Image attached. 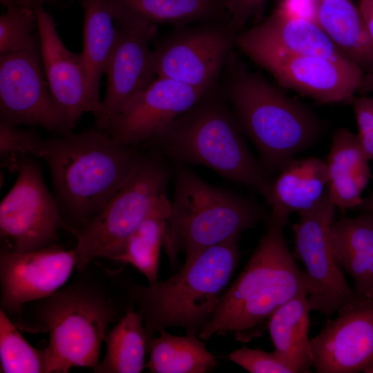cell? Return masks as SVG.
Returning <instances> with one entry per match:
<instances>
[{
    "instance_id": "7c38bea8",
    "label": "cell",
    "mask_w": 373,
    "mask_h": 373,
    "mask_svg": "<svg viewBox=\"0 0 373 373\" xmlns=\"http://www.w3.org/2000/svg\"><path fill=\"white\" fill-rule=\"evenodd\" d=\"M0 122L39 126L58 135L72 132L75 126L50 92L40 45L0 55Z\"/></svg>"
},
{
    "instance_id": "ab89813d",
    "label": "cell",
    "mask_w": 373,
    "mask_h": 373,
    "mask_svg": "<svg viewBox=\"0 0 373 373\" xmlns=\"http://www.w3.org/2000/svg\"><path fill=\"white\" fill-rule=\"evenodd\" d=\"M363 372L367 373H373V363H372L370 365H369Z\"/></svg>"
},
{
    "instance_id": "ba28073f",
    "label": "cell",
    "mask_w": 373,
    "mask_h": 373,
    "mask_svg": "<svg viewBox=\"0 0 373 373\" xmlns=\"http://www.w3.org/2000/svg\"><path fill=\"white\" fill-rule=\"evenodd\" d=\"M169 178L159 151L144 153L131 180L75 233L79 271L96 258L114 260L145 218L171 208L166 194Z\"/></svg>"
},
{
    "instance_id": "83f0119b",
    "label": "cell",
    "mask_w": 373,
    "mask_h": 373,
    "mask_svg": "<svg viewBox=\"0 0 373 373\" xmlns=\"http://www.w3.org/2000/svg\"><path fill=\"white\" fill-rule=\"evenodd\" d=\"M143 322L142 313L133 308L119 318L105 337L106 353L94 372L139 373L146 368L148 338Z\"/></svg>"
},
{
    "instance_id": "30bf717a",
    "label": "cell",
    "mask_w": 373,
    "mask_h": 373,
    "mask_svg": "<svg viewBox=\"0 0 373 373\" xmlns=\"http://www.w3.org/2000/svg\"><path fill=\"white\" fill-rule=\"evenodd\" d=\"M175 26L155 44L157 76L209 91L232 52L239 32L230 20Z\"/></svg>"
},
{
    "instance_id": "7402d4cb",
    "label": "cell",
    "mask_w": 373,
    "mask_h": 373,
    "mask_svg": "<svg viewBox=\"0 0 373 373\" xmlns=\"http://www.w3.org/2000/svg\"><path fill=\"white\" fill-rule=\"evenodd\" d=\"M330 240L336 259L361 298H373V218L365 213L334 221Z\"/></svg>"
},
{
    "instance_id": "836d02e7",
    "label": "cell",
    "mask_w": 373,
    "mask_h": 373,
    "mask_svg": "<svg viewBox=\"0 0 373 373\" xmlns=\"http://www.w3.org/2000/svg\"><path fill=\"white\" fill-rule=\"evenodd\" d=\"M358 127L356 135L367 159L373 160V98L361 97L353 101Z\"/></svg>"
},
{
    "instance_id": "d6a6232c",
    "label": "cell",
    "mask_w": 373,
    "mask_h": 373,
    "mask_svg": "<svg viewBox=\"0 0 373 373\" xmlns=\"http://www.w3.org/2000/svg\"><path fill=\"white\" fill-rule=\"evenodd\" d=\"M228 356L230 361L251 373H294L274 351L267 352L242 347Z\"/></svg>"
},
{
    "instance_id": "4dcf8cb0",
    "label": "cell",
    "mask_w": 373,
    "mask_h": 373,
    "mask_svg": "<svg viewBox=\"0 0 373 373\" xmlns=\"http://www.w3.org/2000/svg\"><path fill=\"white\" fill-rule=\"evenodd\" d=\"M40 45L35 10L24 6L7 8L0 17V55Z\"/></svg>"
},
{
    "instance_id": "5b68a950",
    "label": "cell",
    "mask_w": 373,
    "mask_h": 373,
    "mask_svg": "<svg viewBox=\"0 0 373 373\" xmlns=\"http://www.w3.org/2000/svg\"><path fill=\"white\" fill-rule=\"evenodd\" d=\"M238 241L233 238L204 249L165 280L131 286L130 298L143 315L148 341L171 327L198 336L237 267Z\"/></svg>"
},
{
    "instance_id": "f1b7e54d",
    "label": "cell",
    "mask_w": 373,
    "mask_h": 373,
    "mask_svg": "<svg viewBox=\"0 0 373 373\" xmlns=\"http://www.w3.org/2000/svg\"><path fill=\"white\" fill-rule=\"evenodd\" d=\"M171 211V208L145 218L127 240L122 253L114 259L133 265L149 284L157 281L160 247Z\"/></svg>"
},
{
    "instance_id": "60d3db41",
    "label": "cell",
    "mask_w": 373,
    "mask_h": 373,
    "mask_svg": "<svg viewBox=\"0 0 373 373\" xmlns=\"http://www.w3.org/2000/svg\"><path fill=\"white\" fill-rule=\"evenodd\" d=\"M223 1H225V3H226V0H223Z\"/></svg>"
},
{
    "instance_id": "44dd1931",
    "label": "cell",
    "mask_w": 373,
    "mask_h": 373,
    "mask_svg": "<svg viewBox=\"0 0 373 373\" xmlns=\"http://www.w3.org/2000/svg\"><path fill=\"white\" fill-rule=\"evenodd\" d=\"M369 160L357 137L348 129H337L326 161L328 172L327 193L335 207L356 208L371 176Z\"/></svg>"
},
{
    "instance_id": "3957f363",
    "label": "cell",
    "mask_w": 373,
    "mask_h": 373,
    "mask_svg": "<svg viewBox=\"0 0 373 373\" xmlns=\"http://www.w3.org/2000/svg\"><path fill=\"white\" fill-rule=\"evenodd\" d=\"M223 70L222 93L268 173L280 171L320 137L323 126L310 109L250 70L234 52Z\"/></svg>"
},
{
    "instance_id": "e0dca14e",
    "label": "cell",
    "mask_w": 373,
    "mask_h": 373,
    "mask_svg": "<svg viewBox=\"0 0 373 373\" xmlns=\"http://www.w3.org/2000/svg\"><path fill=\"white\" fill-rule=\"evenodd\" d=\"M77 265L75 249L57 245L28 252L2 248L0 254L1 310L19 312L22 305L59 290Z\"/></svg>"
},
{
    "instance_id": "2e32d148",
    "label": "cell",
    "mask_w": 373,
    "mask_h": 373,
    "mask_svg": "<svg viewBox=\"0 0 373 373\" xmlns=\"http://www.w3.org/2000/svg\"><path fill=\"white\" fill-rule=\"evenodd\" d=\"M207 92L157 77L123 106L103 130L127 145L147 144Z\"/></svg>"
},
{
    "instance_id": "9c48e42d",
    "label": "cell",
    "mask_w": 373,
    "mask_h": 373,
    "mask_svg": "<svg viewBox=\"0 0 373 373\" xmlns=\"http://www.w3.org/2000/svg\"><path fill=\"white\" fill-rule=\"evenodd\" d=\"M18 176L0 204L2 248L28 252L53 245L61 229L76 230L63 218L39 166L28 155L19 157Z\"/></svg>"
},
{
    "instance_id": "8d00e7d4",
    "label": "cell",
    "mask_w": 373,
    "mask_h": 373,
    "mask_svg": "<svg viewBox=\"0 0 373 373\" xmlns=\"http://www.w3.org/2000/svg\"><path fill=\"white\" fill-rule=\"evenodd\" d=\"M358 7L367 32L373 41V0H360Z\"/></svg>"
},
{
    "instance_id": "cb8c5ba5",
    "label": "cell",
    "mask_w": 373,
    "mask_h": 373,
    "mask_svg": "<svg viewBox=\"0 0 373 373\" xmlns=\"http://www.w3.org/2000/svg\"><path fill=\"white\" fill-rule=\"evenodd\" d=\"M316 22L349 59L373 70V41L352 0H318Z\"/></svg>"
},
{
    "instance_id": "f35d334b",
    "label": "cell",
    "mask_w": 373,
    "mask_h": 373,
    "mask_svg": "<svg viewBox=\"0 0 373 373\" xmlns=\"http://www.w3.org/2000/svg\"><path fill=\"white\" fill-rule=\"evenodd\" d=\"M359 91L373 93V70L364 75Z\"/></svg>"
},
{
    "instance_id": "e575fe53",
    "label": "cell",
    "mask_w": 373,
    "mask_h": 373,
    "mask_svg": "<svg viewBox=\"0 0 373 373\" xmlns=\"http://www.w3.org/2000/svg\"><path fill=\"white\" fill-rule=\"evenodd\" d=\"M267 1L226 0V7L232 26L240 32L250 19L258 17L262 14Z\"/></svg>"
},
{
    "instance_id": "8fae6325",
    "label": "cell",
    "mask_w": 373,
    "mask_h": 373,
    "mask_svg": "<svg viewBox=\"0 0 373 373\" xmlns=\"http://www.w3.org/2000/svg\"><path fill=\"white\" fill-rule=\"evenodd\" d=\"M335 207L326 191L314 207L300 214L299 221L291 225L294 256L305 267L309 309L327 318L357 296L345 279L331 243Z\"/></svg>"
},
{
    "instance_id": "ffe728a7",
    "label": "cell",
    "mask_w": 373,
    "mask_h": 373,
    "mask_svg": "<svg viewBox=\"0 0 373 373\" xmlns=\"http://www.w3.org/2000/svg\"><path fill=\"white\" fill-rule=\"evenodd\" d=\"M115 21L189 25L230 20L223 0H106Z\"/></svg>"
},
{
    "instance_id": "484cf974",
    "label": "cell",
    "mask_w": 373,
    "mask_h": 373,
    "mask_svg": "<svg viewBox=\"0 0 373 373\" xmlns=\"http://www.w3.org/2000/svg\"><path fill=\"white\" fill-rule=\"evenodd\" d=\"M147 352L146 367L152 373H204L217 365L197 335L175 336L162 329L148 341Z\"/></svg>"
},
{
    "instance_id": "5bb4252c",
    "label": "cell",
    "mask_w": 373,
    "mask_h": 373,
    "mask_svg": "<svg viewBox=\"0 0 373 373\" xmlns=\"http://www.w3.org/2000/svg\"><path fill=\"white\" fill-rule=\"evenodd\" d=\"M309 340L318 373H356L373 363V298L356 296Z\"/></svg>"
},
{
    "instance_id": "ac0fdd59",
    "label": "cell",
    "mask_w": 373,
    "mask_h": 373,
    "mask_svg": "<svg viewBox=\"0 0 373 373\" xmlns=\"http://www.w3.org/2000/svg\"><path fill=\"white\" fill-rule=\"evenodd\" d=\"M35 12L46 80L56 103L75 126L84 113L92 112L95 116L101 111L100 97L90 87L82 54L66 47L52 17L44 6Z\"/></svg>"
},
{
    "instance_id": "7a4b0ae2",
    "label": "cell",
    "mask_w": 373,
    "mask_h": 373,
    "mask_svg": "<svg viewBox=\"0 0 373 373\" xmlns=\"http://www.w3.org/2000/svg\"><path fill=\"white\" fill-rule=\"evenodd\" d=\"M143 155L96 127L46 140L41 158L64 220L77 231L131 180Z\"/></svg>"
},
{
    "instance_id": "d6986e66",
    "label": "cell",
    "mask_w": 373,
    "mask_h": 373,
    "mask_svg": "<svg viewBox=\"0 0 373 373\" xmlns=\"http://www.w3.org/2000/svg\"><path fill=\"white\" fill-rule=\"evenodd\" d=\"M235 45L249 57L260 52H280L353 62L316 22L290 15L279 8L255 26L240 32Z\"/></svg>"
},
{
    "instance_id": "1f68e13d",
    "label": "cell",
    "mask_w": 373,
    "mask_h": 373,
    "mask_svg": "<svg viewBox=\"0 0 373 373\" xmlns=\"http://www.w3.org/2000/svg\"><path fill=\"white\" fill-rule=\"evenodd\" d=\"M45 141L35 131L0 122L1 166L17 171L21 156L31 154L41 157Z\"/></svg>"
},
{
    "instance_id": "8992f818",
    "label": "cell",
    "mask_w": 373,
    "mask_h": 373,
    "mask_svg": "<svg viewBox=\"0 0 373 373\" xmlns=\"http://www.w3.org/2000/svg\"><path fill=\"white\" fill-rule=\"evenodd\" d=\"M264 214L251 199L213 186L180 166L162 243L171 266L180 251L191 259L208 247L239 238Z\"/></svg>"
},
{
    "instance_id": "d590c367",
    "label": "cell",
    "mask_w": 373,
    "mask_h": 373,
    "mask_svg": "<svg viewBox=\"0 0 373 373\" xmlns=\"http://www.w3.org/2000/svg\"><path fill=\"white\" fill-rule=\"evenodd\" d=\"M278 8L290 15L316 22L318 0H281Z\"/></svg>"
},
{
    "instance_id": "b9f144b4",
    "label": "cell",
    "mask_w": 373,
    "mask_h": 373,
    "mask_svg": "<svg viewBox=\"0 0 373 373\" xmlns=\"http://www.w3.org/2000/svg\"></svg>"
},
{
    "instance_id": "d4e9b609",
    "label": "cell",
    "mask_w": 373,
    "mask_h": 373,
    "mask_svg": "<svg viewBox=\"0 0 373 373\" xmlns=\"http://www.w3.org/2000/svg\"><path fill=\"white\" fill-rule=\"evenodd\" d=\"M309 312L305 290L280 306L267 323L274 352L294 373L309 372L312 367L308 336Z\"/></svg>"
},
{
    "instance_id": "74e56055",
    "label": "cell",
    "mask_w": 373,
    "mask_h": 373,
    "mask_svg": "<svg viewBox=\"0 0 373 373\" xmlns=\"http://www.w3.org/2000/svg\"><path fill=\"white\" fill-rule=\"evenodd\" d=\"M362 213H365L373 218V191L356 207Z\"/></svg>"
},
{
    "instance_id": "f546056e",
    "label": "cell",
    "mask_w": 373,
    "mask_h": 373,
    "mask_svg": "<svg viewBox=\"0 0 373 373\" xmlns=\"http://www.w3.org/2000/svg\"><path fill=\"white\" fill-rule=\"evenodd\" d=\"M1 372L46 373L45 349L32 347L0 310Z\"/></svg>"
},
{
    "instance_id": "603a6c76",
    "label": "cell",
    "mask_w": 373,
    "mask_h": 373,
    "mask_svg": "<svg viewBox=\"0 0 373 373\" xmlns=\"http://www.w3.org/2000/svg\"><path fill=\"white\" fill-rule=\"evenodd\" d=\"M327 184L326 162L316 157L293 159L272 180L269 204L271 209L300 215L318 203Z\"/></svg>"
},
{
    "instance_id": "4fadbf2b",
    "label": "cell",
    "mask_w": 373,
    "mask_h": 373,
    "mask_svg": "<svg viewBox=\"0 0 373 373\" xmlns=\"http://www.w3.org/2000/svg\"><path fill=\"white\" fill-rule=\"evenodd\" d=\"M117 35L106 73V90L102 110L95 116L96 128L103 130L109 120L156 77L154 50L155 24L115 21Z\"/></svg>"
},
{
    "instance_id": "6da1fadb",
    "label": "cell",
    "mask_w": 373,
    "mask_h": 373,
    "mask_svg": "<svg viewBox=\"0 0 373 373\" xmlns=\"http://www.w3.org/2000/svg\"><path fill=\"white\" fill-rule=\"evenodd\" d=\"M288 216L271 209L264 235L238 277L220 297L211 318L198 334L200 338L231 334L238 341L249 342L262 335L280 306L307 291L304 271L284 236Z\"/></svg>"
},
{
    "instance_id": "4316f807",
    "label": "cell",
    "mask_w": 373,
    "mask_h": 373,
    "mask_svg": "<svg viewBox=\"0 0 373 373\" xmlns=\"http://www.w3.org/2000/svg\"><path fill=\"white\" fill-rule=\"evenodd\" d=\"M84 10V48L81 52L93 93L99 97V83L113 50L117 30L106 0H79Z\"/></svg>"
},
{
    "instance_id": "9a60e30c",
    "label": "cell",
    "mask_w": 373,
    "mask_h": 373,
    "mask_svg": "<svg viewBox=\"0 0 373 373\" xmlns=\"http://www.w3.org/2000/svg\"><path fill=\"white\" fill-rule=\"evenodd\" d=\"M282 86L323 104L346 102L359 91L364 71L353 62L323 57L268 52L249 57Z\"/></svg>"
},
{
    "instance_id": "277c9868",
    "label": "cell",
    "mask_w": 373,
    "mask_h": 373,
    "mask_svg": "<svg viewBox=\"0 0 373 373\" xmlns=\"http://www.w3.org/2000/svg\"><path fill=\"white\" fill-rule=\"evenodd\" d=\"M233 111L215 86L149 143L179 163L202 165L260 193L269 204L272 180L249 150Z\"/></svg>"
},
{
    "instance_id": "52a82bcc",
    "label": "cell",
    "mask_w": 373,
    "mask_h": 373,
    "mask_svg": "<svg viewBox=\"0 0 373 373\" xmlns=\"http://www.w3.org/2000/svg\"><path fill=\"white\" fill-rule=\"evenodd\" d=\"M118 315L110 298L84 284L59 289L41 299L37 317L49 332L46 373H66L72 367L94 369L109 325Z\"/></svg>"
}]
</instances>
